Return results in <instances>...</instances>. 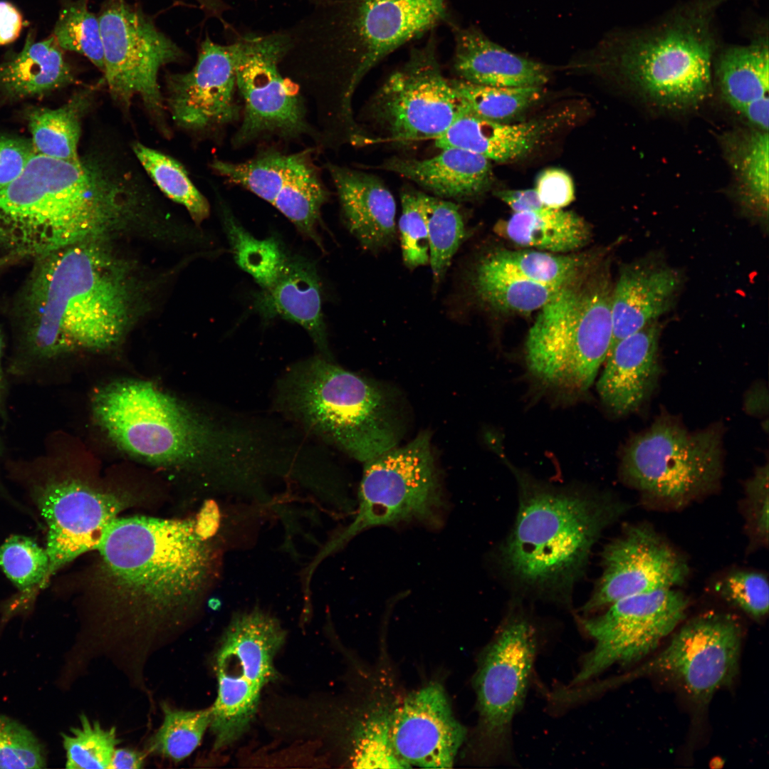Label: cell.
<instances>
[{
	"instance_id": "30bf717a",
	"label": "cell",
	"mask_w": 769,
	"mask_h": 769,
	"mask_svg": "<svg viewBox=\"0 0 769 769\" xmlns=\"http://www.w3.org/2000/svg\"><path fill=\"white\" fill-rule=\"evenodd\" d=\"M722 453L717 426L692 432L660 418L626 445L621 478L648 499L679 508L716 487Z\"/></svg>"
},
{
	"instance_id": "4fadbf2b",
	"label": "cell",
	"mask_w": 769,
	"mask_h": 769,
	"mask_svg": "<svg viewBox=\"0 0 769 769\" xmlns=\"http://www.w3.org/2000/svg\"><path fill=\"white\" fill-rule=\"evenodd\" d=\"M464 107L431 40L389 75L367 103L362 120L375 142L407 146L441 137Z\"/></svg>"
},
{
	"instance_id": "11a10c76",
	"label": "cell",
	"mask_w": 769,
	"mask_h": 769,
	"mask_svg": "<svg viewBox=\"0 0 769 769\" xmlns=\"http://www.w3.org/2000/svg\"><path fill=\"white\" fill-rule=\"evenodd\" d=\"M22 26V16L18 9L7 1H0V46L14 41Z\"/></svg>"
},
{
	"instance_id": "83f0119b",
	"label": "cell",
	"mask_w": 769,
	"mask_h": 769,
	"mask_svg": "<svg viewBox=\"0 0 769 769\" xmlns=\"http://www.w3.org/2000/svg\"><path fill=\"white\" fill-rule=\"evenodd\" d=\"M441 150L438 155L423 159L394 156L378 167L396 173L445 199H471L491 188L493 173L489 159L463 149Z\"/></svg>"
},
{
	"instance_id": "60d3db41",
	"label": "cell",
	"mask_w": 769,
	"mask_h": 769,
	"mask_svg": "<svg viewBox=\"0 0 769 769\" xmlns=\"http://www.w3.org/2000/svg\"><path fill=\"white\" fill-rule=\"evenodd\" d=\"M137 158L152 179L170 199L184 206L198 224L209 215L207 199L193 184L184 167L173 158L136 142Z\"/></svg>"
},
{
	"instance_id": "f546056e",
	"label": "cell",
	"mask_w": 769,
	"mask_h": 769,
	"mask_svg": "<svg viewBox=\"0 0 769 769\" xmlns=\"http://www.w3.org/2000/svg\"><path fill=\"white\" fill-rule=\"evenodd\" d=\"M548 127L547 120L513 124L491 120L476 114L465 104L459 117L434 142L440 149L456 147L480 155L490 161L508 162L529 154Z\"/></svg>"
},
{
	"instance_id": "6f0895ef",
	"label": "cell",
	"mask_w": 769,
	"mask_h": 769,
	"mask_svg": "<svg viewBox=\"0 0 769 769\" xmlns=\"http://www.w3.org/2000/svg\"><path fill=\"white\" fill-rule=\"evenodd\" d=\"M145 755L143 752L132 748H116L109 769H139L143 767Z\"/></svg>"
},
{
	"instance_id": "d4e9b609",
	"label": "cell",
	"mask_w": 769,
	"mask_h": 769,
	"mask_svg": "<svg viewBox=\"0 0 769 769\" xmlns=\"http://www.w3.org/2000/svg\"><path fill=\"white\" fill-rule=\"evenodd\" d=\"M661 325L652 320L610 350L597 392L605 409L622 417L637 410L654 389L661 372Z\"/></svg>"
},
{
	"instance_id": "d6a6232c",
	"label": "cell",
	"mask_w": 769,
	"mask_h": 769,
	"mask_svg": "<svg viewBox=\"0 0 769 769\" xmlns=\"http://www.w3.org/2000/svg\"><path fill=\"white\" fill-rule=\"evenodd\" d=\"M74 80L53 36L35 42L28 35L21 51L0 63V93L11 100L41 95Z\"/></svg>"
},
{
	"instance_id": "9f6ffc18",
	"label": "cell",
	"mask_w": 769,
	"mask_h": 769,
	"mask_svg": "<svg viewBox=\"0 0 769 769\" xmlns=\"http://www.w3.org/2000/svg\"><path fill=\"white\" fill-rule=\"evenodd\" d=\"M743 406L746 412L753 416H765L768 413V391L763 382L753 384L746 392Z\"/></svg>"
},
{
	"instance_id": "7bdbcfd3",
	"label": "cell",
	"mask_w": 769,
	"mask_h": 769,
	"mask_svg": "<svg viewBox=\"0 0 769 769\" xmlns=\"http://www.w3.org/2000/svg\"><path fill=\"white\" fill-rule=\"evenodd\" d=\"M464 103L476 114L491 120L508 123L538 102L541 86L496 87L459 78L450 79Z\"/></svg>"
},
{
	"instance_id": "8992f818",
	"label": "cell",
	"mask_w": 769,
	"mask_h": 769,
	"mask_svg": "<svg viewBox=\"0 0 769 769\" xmlns=\"http://www.w3.org/2000/svg\"><path fill=\"white\" fill-rule=\"evenodd\" d=\"M728 1L689 0L652 24L610 34L592 63L658 110H694L712 91L715 20Z\"/></svg>"
},
{
	"instance_id": "52a82bcc",
	"label": "cell",
	"mask_w": 769,
	"mask_h": 769,
	"mask_svg": "<svg viewBox=\"0 0 769 769\" xmlns=\"http://www.w3.org/2000/svg\"><path fill=\"white\" fill-rule=\"evenodd\" d=\"M517 479L518 511L501 565L523 587L568 603L593 545L627 506L610 495L558 489L520 473Z\"/></svg>"
},
{
	"instance_id": "db71d44e",
	"label": "cell",
	"mask_w": 769,
	"mask_h": 769,
	"mask_svg": "<svg viewBox=\"0 0 769 769\" xmlns=\"http://www.w3.org/2000/svg\"><path fill=\"white\" fill-rule=\"evenodd\" d=\"M495 194L514 212L531 211L547 206L540 201L535 189H504L497 191Z\"/></svg>"
},
{
	"instance_id": "b9f144b4",
	"label": "cell",
	"mask_w": 769,
	"mask_h": 769,
	"mask_svg": "<svg viewBox=\"0 0 769 769\" xmlns=\"http://www.w3.org/2000/svg\"><path fill=\"white\" fill-rule=\"evenodd\" d=\"M163 721L148 739V753L179 762L199 745L211 721V708L189 711L162 704Z\"/></svg>"
},
{
	"instance_id": "1f68e13d",
	"label": "cell",
	"mask_w": 769,
	"mask_h": 769,
	"mask_svg": "<svg viewBox=\"0 0 769 769\" xmlns=\"http://www.w3.org/2000/svg\"><path fill=\"white\" fill-rule=\"evenodd\" d=\"M721 143L733 177V194L736 202L747 217L767 230L768 131L747 126L725 133Z\"/></svg>"
},
{
	"instance_id": "e575fe53",
	"label": "cell",
	"mask_w": 769,
	"mask_h": 769,
	"mask_svg": "<svg viewBox=\"0 0 769 769\" xmlns=\"http://www.w3.org/2000/svg\"><path fill=\"white\" fill-rule=\"evenodd\" d=\"M90 93H78L58 108L27 110L26 118L35 154L73 163L80 160L78 153L80 122L90 104Z\"/></svg>"
},
{
	"instance_id": "ffe728a7",
	"label": "cell",
	"mask_w": 769,
	"mask_h": 769,
	"mask_svg": "<svg viewBox=\"0 0 769 769\" xmlns=\"http://www.w3.org/2000/svg\"><path fill=\"white\" fill-rule=\"evenodd\" d=\"M317 148L286 152L273 147L261 149L242 162L216 159L211 167L229 184L244 188L266 201L305 236L321 247L316 228L322 206L329 199L319 167Z\"/></svg>"
},
{
	"instance_id": "2e32d148",
	"label": "cell",
	"mask_w": 769,
	"mask_h": 769,
	"mask_svg": "<svg viewBox=\"0 0 769 769\" xmlns=\"http://www.w3.org/2000/svg\"><path fill=\"white\" fill-rule=\"evenodd\" d=\"M537 649L535 629L513 606L481 654L474 676L477 748L488 762L511 758V728L523 706Z\"/></svg>"
},
{
	"instance_id": "bcb514c9",
	"label": "cell",
	"mask_w": 769,
	"mask_h": 769,
	"mask_svg": "<svg viewBox=\"0 0 769 769\" xmlns=\"http://www.w3.org/2000/svg\"><path fill=\"white\" fill-rule=\"evenodd\" d=\"M424 193L403 189L398 229L402 259L409 270L429 264V246Z\"/></svg>"
},
{
	"instance_id": "44dd1931",
	"label": "cell",
	"mask_w": 769,
	"mask_h": 769,
	"mask_svg": "<svg viewBox=\"0 0 769 769\" xmlns=\"http://www.w3.org/2000/svg\"><path fill=\"white\" fill-rule=\"evenodd\" d=\"M602 572L585 614L633 595L674 588L686 580L685 559L649 525H628L602 553Z\"/></svg>"
},
{
	"instance_id": "f35d334b",
	"label": "cell",
	"mask_w": 769,
	"mask_h": 769,
	"mask_svg": "<svg viewBox=\"0 0 769 769\" xmlns=\"http://www.w3.org/2000/svg\"><path fill=\"white\" fill-rule=\"evenodd\" d=\"M221 211L236 263L263 290L270 288L281 274L288 256L276 239L254 238L235 219L229 208L223 206Z\"/></svg>"
},
{
	"instance_id": "9a60e30c",
	"label": "cell",
	"mask_w": 769,
	"mask_h": 769,
	"mask_svg": "<svg viewBox=\"0 0 769 769\" xmlns=\"http://www.w3.org/2000/svg\"><path fill=\"white\" fill-rule=\"evenodd\" d=\"M279 622L260 610L235 615L216 654L218 693L209 727L219 749L237 740L253 718L263 687L275 676L284 642Z\"/></svg>"
},
{
	"instance_id": "6125c7cd",
	"label": "cell",
	"mask_w": 769,
	"mask_h": 769,
	"mask_svg": "<svg viewBox=\"0 0 769 769\" xmlns=\"http://www.w3.org/2000/svg\"><path fill=\"white\" fill-rule=\"evenodd\" d=\"M310 1H311V2L313 3V4H317V3L320 2V1H321L322 0H310Z\"/></svg>"
},
{
	"instance_id": "e0dca14e",
	"label": "cell",
	"mask_w": 769,
	"mask_h": 769,
	"mask_svg": "<svg viewBox=\"0 0 769 769\" xmlns=\"http://www.w3.org/2000/svg\"><path fill=\"white\" fill-rule=\"evenodd\" d=\"M105 79L113 98L124 107L135 96L159 122L162 96L157 82L164 66L180 61L183 51L136 6L106 0L99 15Z\"/></svg>"
},
{
	"instance_id": "91938a15",
	"label": "cell",
	"mask_w": 769,
	"mask_h": 769,
	"mask_svg": "<svg viewBox=\"0 0 769 769\" xmlns=\"http://www.w3.org/2000/svg\"><path fill=\"white\" fill-rule=\"evenodd\" d=\"M23 258L24 256L19 253H7L6 256L0 258V271Z\"/></svg>"
},
{
	"instance_id": "680465c9",
	"label": "cell",
	"mask_w": 769,
	"mask_h": 769,
	"mask_svg": "<svg viewBox=\"0 0 769 769\" xmlns=\"http://www.w3.org/2000/svg\"><path fill=\"white\" fill-rule=\"evenodd\" d=\"M4 348L3 335L0 330V416H5V395L6 387L1 367V358Z\"/></svg>"
},
{
	"instance_id": "d590c367",
	"label": "cell",
	"mask_w": 769,
	"mask_h": 769,
	"mask_svg": "<svg viewBox=\"0 0 769 769\" xmlns=\"http://www.w3.org/2000/svg\"><path fill=\"white\" fill-rule=\"evenodd\" d=\"M469 283L481 303L499 311L524 313L540 310L560 288L528 280L482 258L470 273Z\"/></svg>"
},
{
	"instance_id": "681fc988",
	"label": "cell",
	"mask_w": 769,
	"mask_h": 769,
	"mask_svg": "<svg viewBox=\"0 0 769 769\" xmlns=\"http://www.w3.org/2000/svg\"><path fill=\"white\" fill-rule=\"evenodd\" d=\"M46 765L44 747L15 719L0 714V768L39 769Z\"/></svg>"
},
{
	"instance_id": "277c9868",
	"label": "cell",
	"mask_w": 769,
	"mask_h": 769,
	"mask_svg": "<svg viewBox=\"0 0 769 769\" xmlns=\"http://www.w3.org/2000/svg\"><path fill=\"white\" fill-rule=\"evenodd\" d=\"M147 199L107 159L73 163L34 154L0 191V246L36 258L81 241L140 233Z\"/></svg>"
},
{
	"instance_id": "d6986e66",
	"label": "cell",
	"mask_w": 769,
	"mask_h": 769,
	"mask_svg": "<svg viewBox=\"0 0 769 769\" xmlns=\"http://www.w3.org/2000/svg\"><path fill=\"white\" fill-rule=\"evenodd\" d=\"M742 629L732 615L710 612L686 622L666 647L636 668L625 681L668 678L699 703L733 683L738 669Z\"/></svg>"
},
{
	"instance_id": "836d02e7",
	"label": "cell",
	"mask_w": 769,
	"mask_h": 769,
	"mask_svg": "<svg viewBox=\"0 0 769 769\" xmlns=\"http://www.w3.org/2000/svg\"><path fill=\"white\" fill-rule=\"evenodd\" d=\"M496 232L512 242L553 253H566L587 245L591 231L577 214L548 206L514 212L495 226Z\"/></svg>"
},
{
	"instance_id": "8fae6325",
	"label": "cell",
	"mask_w": 769,
	"mask_h": 769,
	"mask_svg": "<svg viewBox=\"0 0 769 769\" xmlns=\"http://www.w3.org/2000/svg\"><path fill=\"white\" fill-rule=\"evenodd\" d=\"M236 86L242 105L240 125L231 137L234 148L277 140L309 138L317 148L318 133L308 117L306 100L286 77L280 63L287 51L286 30L246 33L233 43Z\"/></svg>"
},
{
	"instance_id": "94428289",
	"label": "cell",
	"mask_w": 769,
	"mask_h": 769,
	"mask_svg": "<svg viewBox=\"0 0 769 769\" xmlns=\"http://www.w3.org/2000/svg\"><path fill=\"white\" fill-rule=\"evenodd\" d=\"M0 455H1V448H0ZM0 493L3 494V496H6V494L5 493V490L2 487V485L1 483V482H0Z\"/></svg>"
},
{
	"instance_id": "9c48e42d",
	"label": "cell",
	"mask_w": 769,
	"mask_h": 769,
	"mask_svg": "<svg viewBox=\"0 0 769 769\" xmlns=\"http://www.w3.org/2000/svg\"><path fill=\"white\" fill-rule=\"evenodd\" d=\"M586 271L540 309L525 342L530 379L542 393L560 402L585 396L612 339L613 286L608 268L603 266L591 276Z\"/></svg>"
},
{
	"instance_id": "4316f807",
	"label": "cell",
	"mask_w": 769,
	"mask_h": 769,
	"mask_svg": "<svg viewBox=\"0 0 769 769\" xmlns=\"http://www.w3.org/2000/svg\"><path fill=\"white\" fill-rule=\"evenodd\" d=\"M337 190L345 226L366 251L377 253L396 241V202L377 176L333 163L325 164Z\"/></svg>"
},
{
	"instance_id": "f907efd6",
	"label": "cell",
	"mask_w": 769,
	"mask_h": 769,
	"mask_svg": "<svg viewBox=\"0 0 769 769\" xmlns=\"http://www.w3.org/2000/svg\"><path fill=\"white\" fill-rule=\"evenodd\" d=\"M768 464L758 466L744 488L743 511L747 530L755 543H768Z\"/></svg>"
},
{
	"instance_id": "74e56055",
	"label": "cell",
	"mask_w": 769,
	"mask_h": 769,
	"mask_svg": "<svg viewBox=\"0 0 769 769\" xmlns=\"http://www.w3.org/2000/svg\"><path fill=\"white\" fill-rule=\"evenodd\" d=\"M490 264L528 280L555 288L575 281L587 271L588 257L543 251L496 250L482 257Z\"/></svg>"
},
{
	"instance_id": "7402d4cb",
	"label": "cell",
	"mask_w": 769,
	"mask_h": 769,
	"mask_svg": "<svg viewBox=\"0 0 769 769\" xmlns=\"http://www.w3.org/2000/svg\"><path fill=\"white\" fill-rule=\"evenodd\" d=\"M167 103L175 122L197 132L222 133L241 117L233 43L206 36L192 70L167 77Z\"/></svg>"
},
{
	"instance_id": "7dc6e473",
	"label": "cell",
	"mask_w": 769,
	"mask_h": 769,
	"mask_svg": "<svg viewBox=\"0 0 769 769\" xmlns=\"http://www.w3.org/2000/svg\"><path fill=\"white\" fill-rule=\"evenodd\" d=\"M352 763L359 768H407L394 751L389 736V715H371L359 727Z\"/></svg>"
},
{
	"instance_id": "4dcf8cb0",
	"label": "cell",
	"mask_w": 769,
	"mask_h": 769,
	"mask_svg": "<svg viewBox=\"0 0 769 769\" xmlns=\"http://www.w3.org/2000/svg\"><path fill=\"white\" fill-rule=\"evenodd\" d=\"M257 307L267 318L279 315L302 326L320 355L333 360L323 318L319 278L312 263L300 256H288L273 286L258 297Z\"/></svg>"
},
{
	"instance_id": "f5cc1de1",
	"label": "cell",
	"mask_w": 769,
	"mask_h": 769,
	"mask_svg": "<svg viewBox=\"0 0 769 769\" xmlns=\"http://www.w3.org/2000/svg\"><path fill=\"white\" fill-rule=\"evenodd\" d=\"M539 199L545 206L563 209L575 199V187L572 177L565 170L551 167L540 173L535 188Z\"/></svg>"
},
{
	"instance_id": "ab89813d",
	"label": "cell",
	"mask_w": 769,
	"mask_h": 769,
	"mask_svg": "<svg viewBox=\"0 0 769 769\" xmlns=\"http://www.w3.org/2000/svg\"><path fill=\"white\" fill-rule=\"evenodd\" d=\"M429 264L435 286L444 279L452 258L466 236L462 214L453 202L424 194Z\"/></svg>"
},
{
	"instance_id": "c3c4849f",
	"label": "cell",
	"mask_w": 769,
	"mask_h": 769,
	"mask_svg": "<svg viewBox=\"0 0 769 769\" xmlns=\"http://www.w3.org/2000/svg\"><path fill=\"white\" fill-rule=\"evenodd\" d=\"M723 600L751 617L760 619L768 612L769 585L758 571L738 570L723 575L715 585Z\"/></svg>"
},
{
	"instance_id": "8d00e7d4",
	"label": "cell",
	"mask_w": 769,
	"mask_h": 769,
	"mask_svg": "<svg viewBox=\"0 0 769 769\" xmlns=\"http://www.w3.org/2000/svg\"><path fill=\"white\" fill-rule=\"evenodd\" d=\"M0 567L20 591L3 610L2 622L27 611L38 590L48 581L49 558L46 548L29 537L12 535L0 546Z\"/></svg>"
},
{
	"instance_id": "cb8c5ba5",
	"label": "cell",
	"mask_w": 769,
	"mask_h": 769,
	"mask_svg": "<svg viewBox=\"0 0 769 769\" xmlns=\"http://www.w3.org/2000/svg\"><path fill=\"white\" fill-rule=\"evenodd\" d=\"M682 285V274L660 254L649 253L624 265L613 286L610 350L671 310Z\"/></svg>"
},
{
	"instance_id": "f1b7e54d",
	"label": "cell",
	"mask_w": 769,
	"mask_h": 769,
	"mask_svg": "<svg viewBox=\"0 0 769 769\" xmlns=\"http://www.w3.org/2000/svg\"><path fill=\"white\" fill-rule=\"evenodd\" d=\"M453 33V67L459 79L496 87H542L548 82L545 66L511 52L478 28L454 26Z\"/></svg>"
},
{
	"instance_id": "5bb4252c",
	"label": "cell",
	"mask_w": 769,
	"mask_h": 769,
	"mask_svg": "<svg viewBox=\"0 0 769 769\" xmlns=\"http://www.w3.org/2000/svg\"><path fill=\"white\" fill-rule=\"evenodd\" d=\"M46 527L48 581L84 553L97 550L127 500L60 473L43 455L14 471Z\"/></svg>"
},
{
	"instance_id": "484cf974",
	"label": "cell",
	"mask_w": 769,
	"mask_h": 769,
	"mask_svg": "<svg viewBox=\"0 0 769 769\" xmlns=\"http://www.w3.org/2000/svg\"><path fill=\"white\" fill-rule=\"evenodd\" d=\"M713 78L723 101L746 126L768 131V29L758 31L748 43L717 51Z\"/></svg>"
},
{
	"instance_id": "ba28073f",
	"label": "cell",
	"mask_w": 769,
	"mask_h": 769,
	"mask_svg": "<svg viewBox=\"0 0 769 769\" xmlns=\"http://www.w3.org/2000/svg\"><path fill=\"white\" fill-rule=\"evenodd\" d=\"M276 405L307 433L362 463L399 444L404 433L402 411L390 389L321 355L286 371Z\"/></svg>"
},
{
	"instance_id": "5b68a950",
	"label": "cell",
	"mask_w": 769,
	"mask_h": 769,
	"mask_svg": "<svg viewBox=\"0 0 769 769\" xmlns=\"http://www.w3.org/2000/svg\"><path fill=\"white\" fill-rule=\"evenodd\" d=\"M93 410L108 437L129 454L159 465L209 470L229 491L253 485L273 459L266 433L204 417L148 382L125 380L102 388Z\"/></svg>"
},
{
	"instance_id": "f6af8a7d",
	"label": "cell",
	"mask_w": 769,
	"mask_h": 769,
	"mask_svg": "<svg viewBox=\"0 0 769 769\" xmlns=\"http://www.w3.org/2000/svg\"><path fill=\"white\" fill-rule=\"evenodd\" d=\"M80 725L62 733L66 767L69 769L110 768L116 746L120 743L115 727L103 728L98 721L82 714Z\"/></svg>"
},
{
	"instance_id": "3957f363",
	"label": "cell",
	"mask_w": 769,
	"mask_h": 769,
	"mask_svg": "<svg viewBox=\"0 0 769 769\" xmlns=\"http://www.w3.org/2000/svg\"><path fill=\"white\" fill-rule=\"evenodd\" d=\"M286 29L281 63L314 108L316 123L352 117L351 101L362 78L402 45L446 15L445 0H322Z\"/></svg>"
},
{
	"instance_id": "7c38bea8",
	"label": "cell",
	"mask_w": 769,
	"mask_h": 769,
	"mask_svg": "<svg viewBox=\"0 0 769 769\" xmlns=\"http://www.w3.org/2000/svg\"><path fill=\"white\" fill-rule=\"evenodd\" d=\"M353 522L328 547L334 550L364 530L419 521L437 525L444 508L427 431L364 462Z\"/></svg>"
},
{
	"instance_id": "7a4b0ae2",
	"label": "cell",
	"mask_w": 769,
	"mask_h": 769,
	"mask_svg": "<svg viewBox=\"0 0 769 769\" xmlns=\"http://www.w3.org/2000/svg\"><path fill=\"white\" fill-rule=\"evenodd\" d=\"M136 268L106 240L36 258L23 291V370L118 343L148 308L150 285Z\"/></svg>"
},
{
	"instance_id": "603a6c76",
	"label": "cell",
	"mask_w": 769,
	"mask_h": 769,
	"mask_svg": "<svg viewBox=\"0 0 769 769\" xmlns=\"http://www.w3.org/2000/svg\"><path fill=\"white\" fill-rule=\"evenodd\" d=\"M389 725L394 751L408 768H451L466 735L437 683L407 696L389 715Z\"/></svg>"
},
{
	"instance_id": "6da1fadb",
	"label": "cell",
	"mask_w": 769,
	"mask_h": 769,
	"mask_svg": "<svg viewBox=\"0 0 769 769\" xmlns=\"http://www.w3.org/2000/svg\"><path fill=\"white\" fill-rule=\"evenodd\" d=\"M97 550L100 625L78 644L102 652L136 647L142 657L182 627L216 580L221 560L197 518L117 517Z\"/></svg>"
},
{
	"instance_id": "ee69618b",
	"label": "cell",
	"mask_w": 769,
	"mask_h": 769,
	"mask_svg": "<svg viewBox=\"0 0 769 769\" xmlns=\"http://www.w3.org/2000/svg\"><path fill=\"white\" fill-rule=\"evenodd\" d=\"M53 36L63 50L84 56L103 72L100 22L98 16L88 9V0L69 1L62 7Z\"/></svg>"
},
{
	"instance_id": "ac0fdd59",
	"label": "cell",
	"mask_w": 769,
	"mask_h": 769,
	"mask_svg": "<svg viewBox=\"0 0 769 769\" xmlns=\"http://www.w3.org/2000/svg\"><path fill=\"white\" fill-rule=\"evenodd\" d=\"M687 597L674 588L619 599L601 614L580 618L595 641L572 683L588 681L615 664L637 663L652 653L684 619Z\"/></svg>"
},
{
	"instance_id": "816d5d0a",
	"label": "cell",
	"mask_w": 769,
	"mask_h": 769,
	"mask_svg": "<svg viewBox=\"0 0 769 769\" xmlns=\"http://www.w3.org/2000/svg\"><path fill=\"white\" fill-rule=\"evenodd\" d=\"M34 154L31 139L0 136V191L21 174Z\"/></svg>"
}]
</instances>
